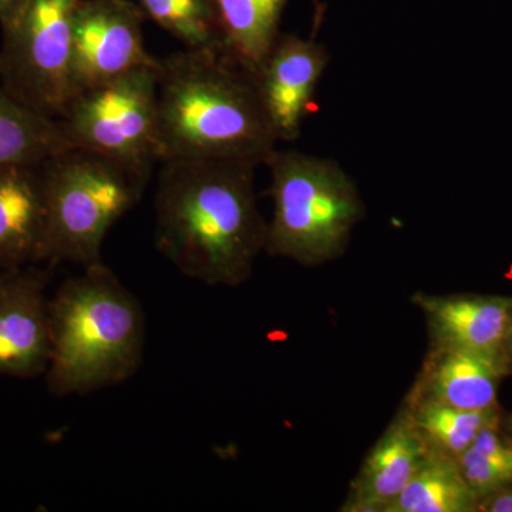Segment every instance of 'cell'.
<instances>
[{"label": "cell", "instance_id": "3", "mask_svg": "<svg viewBox=\"0 0 512 512\" xmlns=\"http://www.w3.org/2000/svg\"><path fill=\"white\" fill-rule=\"evenodd\" d=\"M49 316L45 375L53 396L117 386L140 369L146 345L143 309L103 262L64 282L49 301Z\"/></svg>", "mask_w": 512, "mask_h": 512}, {"label": "cell", "instance_id": "20", "mask_svg": "<svg viewBox=\"0 0 512 512\" xmlns=\"http://www.w3.org/2000/svg\"><path fill=\"white\" fill-rule=\"evenodd\" d=\"M138 6L185 47L221 46L214 0H138Z\"/></svg>", "mask_w": 512, "mask_h": 512}, {"label": "cell", "instance_id": "16", "mask_svg": "<svg viewBox=\"0 0 512 512\" xmlns=\"http://www.w3.org/2000/svg\"><path fill=\"white\" fill-rule=\"evenodd\" d=\"M67 148L59 120L30 109L0 84V168L43 164Z\"/></svg>", "mask_w": 512, "mask_h": 512}, {"label": "cell", "instance_id": "8", "mask_svg": "<svg viewBox=\"0 0 512 512\" xmlns=\"http://www.w3.org/2000/svg\"><path fill=\"white\" fill-rule=\"evenodd\" d=\"M146 20L131 0H80L73 25V97L138 67H158L144 45Z\"/></svg>", "mask_w": 512, "mask_h": 512}, {"label": "cell", "instance_id": "10", "mask_svg": "<svg viewBox=\"0 0 512 512\" xmlns=\"http://www.w3.org/2000/svg\"><path fill=\"white\" fill-rule=\"evenodd\" d=\"M47 275L36 269H0V375L32 379L50 360Z\"/></svg>", "mask_w": 512, "mask_h": 512}, {"label": "cell", "instance_id": "13", "mask_svg": "<svg viewBox=\"0 0 512 512\" xmlns=\"http://www.w3.org/2000/svg\"><path fill=\"white\" fill-rule=\"evenodd\" d=\"M427 448L412 420L400 409L350 484L343 512H386L412 480Z\"/></svg>", "mask_w": 512, "mask_h": 512}, {"label": "cell", "instance_id": "15", "mask_svg": "<svg viewBox=\"0 0 512 512\" xmlns=\"http://www.w3.org/2000/svg\"><path fill=\"white\" fill-rule=\"evenodd\" d=\"M288 0H214L222 49L254 74L281 37Z\"/></svg>", "mask_w": 512, "mask_h": 512}, {"label": "cell", "instance_id": "14", "mask_svg": "<svg viewBox=\"0 0 512 512\" xmlns=\"http://www.w3.org/2000/svg\"><path fill=\"white\" fill-rule=\"evenodd\" d=\"M46 198L42 164L0 168V269L45 262Z\"/></svg>", "mask_w": 512, "mask_h": 512}, {"label": "cell", "instance_id": "18", "mask_svg": "<svg viewBox=\"0 0 512 512\" xmlns=\"http://www.w3.org/2000/svg\"><path fill=\"white\" fill-rule=\"evenodd\" d=\"M402 409L412 420L427 450L456 460L485 427L503 420L501 410L474 412L430 400H404Z\"/></svg>", "mask_w": 512, "mask_h": 512}, {"label": "cell", "instance_id": "9", "mask_svg": "<svg viewBox=\"0 0 512 512\" xmlns=\"http://www.w3.org/2000/svg\"><path fill=\"white\" fill-rule=\"evenodd\" d=\"M330 62L328 49L315 37L282 33L254 73L256 89L276 140L301 137L302 124Z\"/></svg>", "mask_w": 512, "mask_h": 512}, {"label": "cell", "instance_id": "6", "mask_svg": "<svg viewBox=\"0 0 512 512\" xmlns=\"http://www.w3.org/2000/svg\"><path fill=\"white\" fill-rule=\"evenodd\" d=\"M79 2L25 0L2 26V86L50 119L59 120L73 99V25Z\"/></svg>", "mask_w": 512, "mask_h": 512}, {"label": "cell", "instance_id": "23", "mask_svg": "<svg viewBox=\"0 0 512 512\" xmlns=\"http://www.w3.org/2000/svg\"><path fill=\"white\" fill-rule=\"evenodd\" d=\"M505 359H507L508 369H510V375L512 373V315L510 322V329H508L507 342H505Z\"/></svg>", "mask_w": 512, "mask_h": 512}, {"label": "cell", "instance_id": "1", "mask_svg": "<svg viewBox=\"0 0 512 512\" xmlns=\"http://www.w3.org/2000/svg\"><path fill=\"white\" fill-rule=\"evenodd\" d=\"M255 170L254 164L227 158L161 163L154 200L156 245L181 274L229 288L251 278L268 239Z\"/></svg>", "mask_w": 512, "mask_h": 512}, {"label": "cell", "instance_id": "12", "mask_svg": "<svg viewBox=\"0 0 512 512\" xmlns=\"http://www.w3.org/2000/svg\"><path fill=\"white\" fill-rule=\"evenodd\" d=\"M412 302L426 316L430 345L505 356L512 298L417 292Z\"/></svg>", "mask_w": 512, "mask_h": 512}, {"label": "cell", "instance_id": "24", "mask_svg": "<svg viewBox=\"0 0 512 512\" xmlns=\"http://www.w3.org/2000/svg\"><path fill=\"white\" fill-rule=\"evenodd\" d=\"M501 431H503L504 436L507 437L512 446V414L507 419L501 420Z\"/></svg>", "mask_w": 512, "mask_h": 512}, {"label": "cell", "instance_id": "7", "mask_svg": "<svg viewBox=\"0 0 512 512\" xmlns=\"http://www.w3.org/2000/svg\"><path fill=\"white\" fill-rule=\"evenodd\" d=\"M158 67H138L76 94L60 116L70 146L124 163L160 164Z\"/></svg>", "mask_w": 512, "mask_h": 512}, {"label": "cell", "instance_id": "4", "mask_svg": "<svg viewBox=\"0 0 512 512\" xmlns=\"http://www.w3.org/2000/svg\"><path fill=\"white\" fill-rule=\"evenodd\" d=\"M151 173L153 167L79 147L45 161V262H70L83 269L103 262L104 239L143 198Z\"/></svg>", "mask_w": 512, "mask_h": 512}, {"label": "cell", "instance_id": "21", "mask_svg": "<svg viewBox=\"0 0 512 512\" xmlns=\"http://www.w3.org/2000/svg\"><path fill=\"white\" fill-rule=\"evenodd\" d=\"M512 512V485L478 498L476 512Z\"/></svg>", "mask_w": 512, "mask_h": 512}, {"label": "cell", "instance_id": "17", "mask_svg": "<svg viewBox=\"0 0 512 512\" xmlns=\"http://www.w3.org/2000/svg\"><path fill=\"white\" fill-rule=\"evenodd\" d=\"M477 497L456 460L427 450L416 473L386 512H476Z\"/></svg>", "mask_w": 512, "mask_h": 512}, {"label": "cell", "instance_id": "5", "mask_svg": "<svg viewBox=\"0 0 512 512\" xmlns=\"http://www.w3.org/2000/svg\"><path fill=\"white\" fill-rule=\"evenodd\" d=\"M274 212L265 252L302 266L345 254L365 204L349 174L330 158L276 150L269 158Z\"/></svg>", "mask_w": 512, "mask_h": 512}, {"label": "cell", "instance_id": "22", "mask_svg": "<svg viewBox=\"0 0 512 512\" xmlns=\"http://www.w3.org/2000/svg\"><path fill=\"white\" fill-rule=\"evenodd\" d=\"M25 0H0V25L5 26L15 18Z\"/></svg>", "mask_w": 512, "mask_h": 512}, {"label": "cell", "instance_id": "19", "mask_svg": "<svg viewBox=\"0 0 512 512\" xmlns=\"http://www.w3.org/2000/svg\"><path fill=\"white\" fill-rule=\"evenodd\" d=\"M456 463L477 500L512 485V446L501 431V423L481 430Z\"/></svg>", "mask_w": 512, "mask_h": 512}, {"label": "cell", "instance_id": "11", "mask_svg": "<svg viewBox=\"0 0 512 512\" xmlns=\"http://www.w3.org/2000/svg\"><path fill=\"white\" fill-rule=\"evenodd\" d=\"M510 375L503 355L430 345L409 400H430L457 409L498 410V386Z\"/></svg>", "mask_w": 512, "mask_h": 512}, {"label": "cell", "instance_id": "2", "mask_svg": "<svg viewBox=\"0 0 512 512\" xmlns=\"http://www.w3.org/2000/svg\"><path fill=\"white\" fill-rule=\"evenodd\" d=\"M157 137L160 164L227 158L259 167L278 144L254 74L221 46L185 47L160 59Z\"/></svg>", "mask_w": 512, "mask_h": 512}]
</instances>
